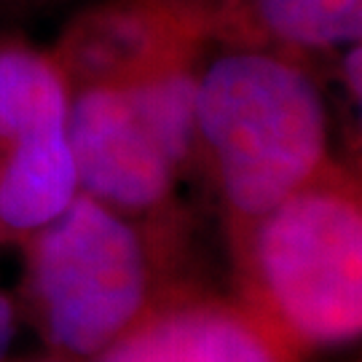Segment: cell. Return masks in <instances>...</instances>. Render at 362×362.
Here are the masks:
<instances>
[{
	"label": "cell",
	"instance_id": "cell-8",
	"mask_svg": "<svg viewBox=\"0 0 362 362\" xmlns=\"http://www.w3.org/2000/svg\"><path fill=\"white\" fill-rule=\"evenodd\" d=\"M263 30L296 49L360 43L362 0H255Z\"/></svg>",
	"mask_w": 362,
	"mask_h": 362
},
{
	"label": "cell",
	"instance_id": "cell-10",
	"mask_svg": "<svg viewBox=\"0 0 362 362\" xmlns=\"http://www.w3.org/2000/svg\"><path fill=\"white\" fill-rule=\"evenodd\" d=\"M43 362H62V360H43Z\"/></svg>",
	"mask_w": 362,
	"mask_h": 362
},
{
	"label": "cell",
	"instance_id": "cell-5",
	"mask_svg": "<svg viewBox=\"0 0 362 362\" xmlns=\"http://www.w3.org/2000/svg\"><path fill=\"white\" fill-rule=\"evenodd\" d=\"M285 341L242 298L164 290L127 333L91 362H298Z\"/></svg>",
	"mask_w": 362,
	"mask_h": 362
},
{
	"label": "cell",
	"instance_id": "cell-2",
	"mask_svg": "<svg viewBox=\"0 0 362 362\" xmlns=\"http://www.w3.org/2000/svg\"><path fill=\"white\" fill-rule=\"evenodd\" d=\"M196 153H204L231 226L266 215L327 161V107L303 67L231 52L199 76Z\"/></svg>",
	"mask_w": 362,
	"mask_h": 362
},
{
	"label": "cell",
	"instance_id": "cell-6",
	"mask_svg": "<svg viewBox=\"0 0 362 362\" xmlns=\"http://www.w3.org/2000/svg\"><path fill=\"white\" fill-rule=\"evenodd\" d=\"M194 30L151 8H113L76 27L62 57L67 81L127 83L132 78L191 59Z\"/></svg>",
	"mask_w": 362,
	"mask_h": 362
},
{
	"label": "cell",
	"instance_id": "cell-1",
	"mask_svg": "<svg viewBox=\"0 0 362 362\" xmlns=\"http://www.w3.org/2000/svg\"><path fill=\"white\" fill-rule=\"evenodd\" d=\"M242 300L298 351L362 330V196L327 167L266 215L231 226Z\"/></svg>",
	"mask_w": 362,
	"mask_h": 362
},
{
	"label": "cell",
	"instance_id": "cell-9",
	"mask_svg": "<svg viewBox=\"0 0 362 362\" xmlns=\"http://www.w3.org/2000/svg\"><path fill=\"white\" fill-rule=\"evenodd\" d=\"M13 336H16V311L11 298L0 290V362H6L11 351Z\"/></svg>",
	"mask_w": 362,
	"mask_h": 362
},
{
	"label": "cell",
	"instance_id": "cell-4",
	"mask_svg": "<svg viewBox=\"0 0 362 362\" xmlns=\"http://www.w3.org/2000/svg\"><path fill=\"white\" fill-rule=\"evenodd\" d=\"M67 137L83 194L134 223H158L175 199L180 169L118 83H83L70 94Z\"/></svg>",
	"mask_w": 362,
	"mask_h": 362
},
{
	"label": "cell",
	"instance_id": "cell-7",
	"mask_svg": "<svg viewBox=\"0 0 362 362\" xmlns=\"http://www.w3.org/2000/svg\"><path fill=\"white\" fill-rule=\"evenodd\" d=\"M132 107L164 148L169 161L182 169L196 156V91L199 76L191 62L169 65L127 83H118Z\"/></svg>",
	"mask_w": 362,
	"mask_h": 362
},
{
	"label": "cell",
	"instance_id": "cell-3",
	"mask_svg": "<svg viewBox=\"0 0 362 362\" xmlns=\"http://www.w3.org/2000/svg\"><path fill=\"white\" fill-rule=\"evenodd\" d=\"M27 239L30 303L67 357H97L164 293L140 223L83 191Z\"/></svg>",
	"mask_w": 362,
	"mask_h": 362
}]
</instances>
